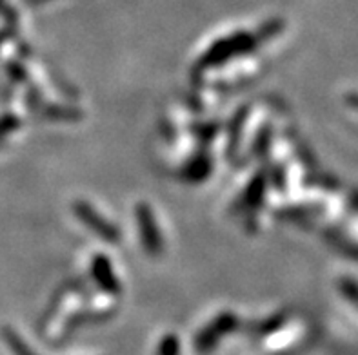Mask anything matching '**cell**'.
<instances>
[{
  "mask_svg": "<svg viewBox=\"0 0 358 355\" xmlns=\"http://www.w3.org/2000/svg\"><path fill=\"white\" fill-rule=\"evenodd\" d=\"M235 324H236V319L233 317V315H224V317L215 321L209 328H206L204 332L200 333L199 338H196V350L202 352V354L211 350V348L217 345L218 339L222 338L224 333L229 332V330H233Z\"/></svg>",
  "mask_w": 358,
  "mask_h": 355,
  "instance_id": "obj_1",
  "label": "cell"
},
{
  "mask_svg": "<svg viewBox=\"0 0 358 355\" xmlns=\"http://www.w3.org/2000/svg\"><path fill=\"white\" fill-rule=\"evenodd\" d=\"M4 338L6 342H8V347L11 348V352H13L15 355H36L35 352L24 342V339L20 338V335H17L15 332H11V330H4Z\"/></svg>",
  "mask_w": 358,
  "mask_h": 355,
  "instance_id": "obj_2",
  "label": "cell"
},
{
  "mask_svg": "<svg viewBox=\"0 0 358 355\" xmlns=\"http://www.w3.org/2000/svg\"><path fill=\"white\" fill-rule=\"evenodd\" d=\"M159 355H178V339L173 338V335H168L160 342Z\"/></svg>",
  "mask_w": 358,
  "mask_h": 355,
  "instance_id": "obj_3",
  "label": "cell"
}]
</instances>
